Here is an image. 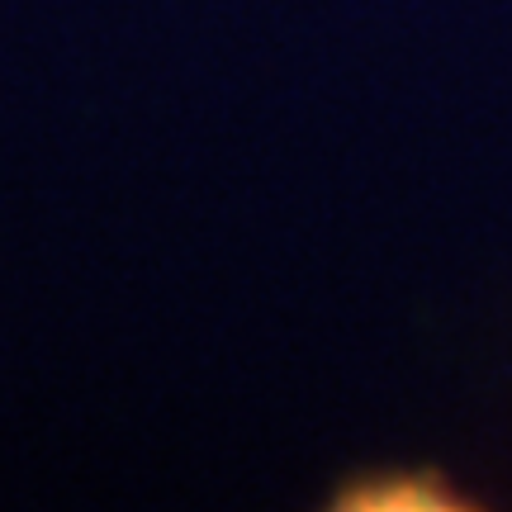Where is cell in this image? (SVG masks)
I'll return each mask as SVG.
<instances>
[{
  "instance_id": "1",
  "label": "cell",
  "mask_w": 512,
  "mask_h": 512,
  "mask_svg": "<svg viewBox=\"0 0 512 512\" xmlns=\"http://www.w3.org/2000/svg\"><path fill=\"white\" fill-rule=\"evenodd\" d=\"M351 508H446V498H437V479H380V484H366L356 489Z\"/></svg>"
}]
</instances>
